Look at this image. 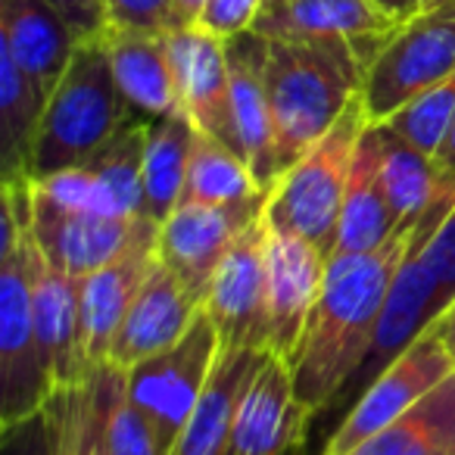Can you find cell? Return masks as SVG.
<instances>
[{
	"instance_id": "6da1fadb",
	"label": "cell",
	"mask_w": 455,
	"mask_h": 455,
	"mask_svg": "<svg viewBox=\"0 0 455 455\" xmlns=\"http://www.w3.org/2000/svg\"><path fill=\"white\" fill-rule=\"evenodd\" d=\"M409 241L411 228H399L371 253L331 256L312 315L291 355L297 399L312 415L328 409L365 368Z\"/></svg>"
},
{
	"instance_id": "7a4b0ae2",
	"label": "cell",
	"mask_w": 455,
	"mask_h": 455,
	"mask_svg": "<svg viewBox=\"0 0 455 455\" xmlns=\"http://www.w3.org/2000/svg\"><path fill=\"white\" fill-rule=\"evenodd\" d=\"M32 231V178L4 181V228H0V405L4 421L44 409L53 393L41 359L28 272Z\"/></svg>"
},
{
	"instance_id": "3957f363",
	"label": "cell",
	"mask_w": 455,
	"mask_h": 455,
	"mask_svg": "<svg viewBox=\"0 0 455 455\" xmlns=\"http://www.w3.org/2000/svg\"><path fill=\"white\" fill-rule=\"evenodd\" d=\"M266 91L278 134L281 175L337 125L362 91L353 60L306 41L266 38Z\"/></svg>"
},
{
	"instance_id": "277c9868",
	"label": "cell",
	"mask_w": 455,
	"mask_h": 455,
	"mask_svg": "<svg viewBox=\"0 0 455 455\" xmlns=\"http://www.w3.org/2000/svg\"><path fill=\"white\" fill-rule=\"evenodd\" d=\"M125 122L128 103L119 94L103 41H78L69 69L53 88L41 116L28 175L44 178L82 165Z\"/></svg>"
},
{
	"instance_id": "5b68a950",
	"label": "cell",
	"mask_w": 455,
	"mask_h": 455,
	"mask_svg": "<svg viewBox=\"0 0 455 455\" xmlns=\"http://www.w3.org/2000/svg\"><path fill=\"white\" fill-rule=\"evenodd\" d=\"M368 125L371 122L362 107V97H355L347 113L337 119V125L272 184L262 219L275 235L303 237L328 259L334 256L337 225H340L355 147Z\"/></svg>"
},
{
	"instance_id": "8992f818",
	"label": "cell",
	"mask_w": 455,
	"mask_h": 455,
	"mask_svg": "<svg viewBox=\"0 0 455 455\" xmlns=\"http://www.w3.org/2000/svg\"><path fill=\"white\" fill-rule=\"evenodd\" d=\"M455 76V0L418 10L384 44L362 78V107L371 125L387 122L418 94Z\"/></svg>"
},
{
	"instance_id": "52a82bcc",
	"label": "cell",
	"mask_w": 455,
	"mask_h": 455,
	"mask_svg": "<svg viewBox=\"0 0 455 455\" xmlns=\"http://www.w3.org/2000/svg\"><path fill=\"white\" fill-rule=\"evenodd\" d=\"M32 235L41 253L78 281L134 253L156 250L159 221L150 215L72 212L41 196L32 184Z\"/></svg>"
},
{
	"instance_id": "ba28073f",
	"label": "cell",
	"mask_w": 455,
	"mask_h": 455,
	"mask_svg": "<svg viewBox=\"0 0 455 455\" xmlns=\"http://www.w3.org/2000/svg\"><path fill=\"white\" fill-rule=\"evenodd\" d=\"M455 374V359L446 349L436 328L424 331L405 353H399L371 384L365 387L355 405L347 411L340 427L324 443L322 455H349L359 443L371 440L393 421L409 415L418 403L430 396L440 384Z\"/></svg>"
},
{
	"instance_id": "9c48e42d",
	"label": "cell",
	"mask_w": 455,
	"mask_h": 455,
	"mask_svg": "<svg viewBox=\"0 0 455 455\" xmlns=\"http://www.w3.org/2000/svg\"><path fill=\"white\" fill-rule=\"evenodd\" d=\"M221 340L206 312L196 315L190 331L163 353L138 362L125 371V390L178 446L212 368L219 362Z\"/></svg>"
},
{
	"instance_id": "30bf717a",
	"label": "cell",
	"mask_w": 455,
	"mask_h": 455,
	"mask_svg": "<svg viewBox=\"0 0 455 455\" xmlns=\"http://www.w3.org/2000/svg\"><path fill=\"white\" fill-rule=\"evenodd\" d=\"M399 26L403 20L380 10L374 0H287L262 10L253 32L262 38L306 41L340 53L353 60L365 78V69Z\"/></svg>"
},
{
	"instance_id": "8fae6325",
	"label": "cell",
	"mask_w": 455,
	"mask_h": 455,
	"mask_svg": "<svg viewBox=\"0 0 455 455\" xmlns=\"http://www.w3.org/2000/svg\"><path fill=\"white\" fill-rule=\"evenodd\" d=\"M266 196L259 190L231 206H178L159 225L156 259L203 303L219 262L262 219Z\"/></svg>"
},
{
	"instance_id": "7c38bea8",
	"label": "cell",
	"mask_w": 455,
	"mask_h": 455,
	"mask_svg": "<svg viewBox=\"0 0 455 455\" xmlns=\"http://www.w3.org/2000/svg\"><path fill=\"white\" fill-rule=\"evenodd\" d=\"M172 69L178 88V113L209 138L221 140L241 153V134L235 122V91H231V63L228 41L200 28L165 32Z\"/></svg>"
},
{
	"instance_id": "4fadbf2b",
	"label": "cell",
	"mask_w": 455,
	"mask_h": 455,
	"mask_svg": "<svg viewBox=\"0 0 455 455\" xmlns=\"http://www.w3.org/2000/svg\"><path fill=\"white\" fill-rule=\"evenodd\" d=\"M266 243L268 225L259 219L209 281L203 312L212 318L221 349H266Z\"/></svg>"
},
{
	"instance_id": "5bb4252c",
	"label": "cell",
	"mask_w": 455,
	"mask_h": 455,
	"mask_svg": "<svg viewBox=\"0 0 455 455\" xmlns=\"http://www.w3.org/2000/svg\"><path fill=\"white\" fill-rule=\"evenodd\" d=\"M328 256L303 237L275 235L266 243V349L291 362L322 291Z\"/></svg>"
},
{
	"instance_id": "9a60e30c",
	"label": "cell",
	"mask_w": 455,
	"mask_h": 455,
	"mask_svg": "<svg viewBox=\"0 0 455 455\" xmlns=\"http://www.w3.org/2000/svg\"><path fill=\"white\" fill-rule=\"evenodd\" d=\"M28 272H32V309L38 331L41 359L53 390L76 387L91 378L82 359V318H78V281L41 253L28 231Z\"/></svg>"
},
{
	"instance_id": "2e32d148",
	"label": "cell",
	"mask_w": 455,
	"mask_h": 455,
	"mask_svg": "<svg viewBox=\"0 0 455 455\" xmlns=\"http://www.w3.org/2000/svg\"><path fill=\"white\" fill-rule=\"evenodd\" d=\"M312 411L297 399L291 362L268 353L237 405L228 455H281L306 443Z\"/></svg>"
},
{
	"instance_id": "e0dca14e",
	"label": "cell",
	"mask_w": 455,
	"mask_h": 455,
	"mask_svg": "<svg viewBox=\"0 0 455 455\" xmlns=\"http://www.w3.org/2000/svg\"><path fill=\"white\" fill-rule=\"evenodd\" d=\"M200 312H203L200 299L163 262H156L150 278L144 281V287L134 297L113 347H109L107 362L122 368V371H128L138 362L175 347L190 331V324L196 322Z\"/></svg>"
},
{
	"instance_id": "ac0fdd59",
	"label": "cell",
	"mask_w": 455,
	"mask_h": 455,
	"mask_svg": "<svg viewBox=\"0 0 455 455\" xmlns=\"http://www.w3.org/2000/svg\"><path fill=\"white\" fill-rule=\"evenodd\" d=\"M0 47L51 100L76 57L78 35L51 0H0Z\"/></svg>"
},
{
	"instance_id": "d6986e66",
	"label": "cell",
	"mask_w": 455,
	"mask_h": 455,
	"mask_svg": "<svg viewBox=\"0 0 455 455\" xmlns=\"http://www.w3.org/2000/svg\"><path fill=\"white\" fill-rule=\"evenodd\" d=\"M228 63H231V91H235V122L241 134V150L253 178L262 190H272L281 178L278 134L266 91V38L256 32L237 35L228 41Z\"/></svg>"
},
{
	"instance_id": "ffe728a7",
	"label": "cell",
	"mask_w": 455,
	"mask_h": 455,
	"mask_svg": "<svg viewBox=\"0 0 455 455\" xmlns=\"http://www.w3.org/2000/svg\"><path fill=\"white\" fill-rule=\"evenodd\" d=\"M156 250H144L128 259L78 278V318H82V359L91 371L107 365L109 347L132 309L134 297L156 266Z\"/></svg>"
},
{
	"instance_id": "44dd1931",
	"label": "cell",
	"mask_w": 455,
	"mask_h": 455,
	"mask_svg": "<svg viewBox=\"0 0 455 455\" xmlns=\"http://www.w3.org/2000/svg\"><path fill=\"white\" fill-rule=\"evenodd\" d=\"M100 41L107 47L113 78L128 109H138L150 122L178 113L175 69L165 35L107 26Z\"/></svg>"
},
{
	"instance_id": "7402d4cb",
	"label": "cell",
	"mask_w": 455,
	"mask_h": 455,
	"mask_svg": "<svg viewBox=\"0 0 455 455\" xmlns=\"http://www.w3.org/2000/svg\"><path fill=\"white\" fill-rule=\"evenodd\" d=\"M268 359L266 349H221L219 362L212 368L206 390L184 427L181 440L175 446V455H228L231 452V436H235L237 405L243 399V390L262 362Z\"/></svg>"
},
{
	"instance_id": "603a6c76",
	"label": "cell",
	"mask_w": 455,
	"mask_h": 455,
	"mask_svg": "<svg viewBox=\"0 0 455 455\" xmlns=\"http://www.w3.org/2000/svg\"><path fill=\"white\" fill-rule=\"evenodd\" d=\"M399 219L387 196L384 178L378 163V140L374 128L368 125L355 147L353 172H349L347 196H343L340 225H337L334 256H359L384 247L399 231Z\"/></svg>"
},
{
	"instance_id": "cb8c5ba5",
	"label": "cell",
	"mask_w": 455,
	"mask_h": 455,
	"mask_svg": "<svg viewBox=\"0 0 455 455\" xmlns=\"http://www.w3.org/2000/svg\"><path fill=\"white\" fill-rule=\"evenodd\" d=\"M190 150H194V125L181 113L147 122L144 209L159 225L181 203L184 181H188Z\"/></svg>"
},
{
	"instance_id": "d4e9b609",
	"label": "cell",
	"mask_w": 455,
	"mask_h": 455,
	"mask_svg": "<svg viewBox=\"0 0 455 455\" xmlns=\"http://www.w3.org/2000/svg\"><path fill=\"white\" fill-rule=\"evenodd\" d=\"M371 128H374V140H378L380 178H384L393 212H396L399 225L411 228L427 212L430 203L443 194L446 181H443L434 156L415 150L409 140H403L396 132H390L380 122Z\"/></svg>"
},
{
	"instance_id": "484cf974",
	"label": "cell",
	"mask_w": 455,
	"mask_h": 455,
	"mask_svg": "<svg viewBox=\"0 0 455 455\" xmlns=\"http://www.w3.org/2000/svg\"><path fill=\"white\" fill-rule=\"evenodd\" d=\"M455 452V374L349 455H452Z\"/></svg>"
},
{
	"instance_id": "4316f807",
	"label": "cell",
	"mask_w": 455,
	"mask_h": 455,
	"mask_svg": "<svg viewBox=\"0 0 455 455\" xmlns=\"http://www.w3.org/2000/svg\"><path fill=\"white\" fill-rule=\"evenodd\" d=\"M44 107V94L0 47V178L4 181L28 175V159Z\"/></svg>"
},
{
	"instance_id": "83f0119b",
	"label": "cell",
	"mask_w": 455,
	"mask_h": 455,
	"mask_svg": "<svg viewBox=\"0 0 455 455\" xmlns=\"http://www.w3.org/2000/svg\"><path fill=\"white\" fill-rule=\"evenodd\" d=\"M259 190L253 169L241 153L194 128L188 181L178 206H231V203L250 200Z\"/></svg>"
},
{
	"instance_id": "f1b7e54d",
	"label": "cell",
	"mask_w": 455,
	"mask_h": 455,
	"mask_svg": "<svg viewBox=\"0 0 455 455\" xmlns=\"http://www.w3.org/2000/svg\"><path fill=\"white\" fill-rule=\"evenodd\" d=\"M60 434V455H107L103 415H107V365L91 371L76 387H57L44 405Z\"/></svg>"
},
{
	"instance_id": "f546056e",
	"label": "cell",
	"mask_w": 455,
	"mask_h": 455,
	"mask_svg": "<svg viewBox=\"0 0 455 455\" xmlns=\"http://www.w3.org/2000/svg\"><path fill=\"white\" fill-rule=\"evenodd\" d=\"M107 455H175L165 430L128 396L125 371L107 362V415H103Z\"/></svg>"
},
{
	"instance_id": "4dcf8cb0",
	"label": "cell",
	"mask_w": 455,
	"mask_h": 455,
	"mask_svg": "<svg viewBox=\"0 0 455 455\" xmlns=\"http://www.w3.org/2000/svg\"><path fill=\"white\" fill-rule=\"evenodd\" d=\"M144 147H147V122L128 119L100 150L84 159V165L113 190L122 215H147Z\"/></svg>"
},
{
	"instance_id": "1f68e13d",
	"label": "cell",
	"mask_w": 455,
	"mask_h": 455,
	"mask_svg": "<svg viewBox=\"0 0 455 455\" xmlns=\"http://www.w3.org/2000/svg\"><path fill=\"white\" fill-rule=\"evenodd\" d=\"M452 119H455V76L434 84V88L424 91V94H418L415 100H409L403 109H396V113L387 122H380V125H387L403 140H409L415 150L436 159V153L446 144Z\"/></svg>"
},
{
	"instance_id": "d6a6232c",
	"label": "cell",
	"mask_w": 455,
	"mask_h": 455,
	"mask_svg": "<svg viewBox=\"0 0 455 455\" xmlns=\"http://www.w3.org/2000/svg\"><path fill=\"white\" fill-rule=\"evenodd\" d=\"M35 190L51 203L72 212H97V215H122L113 190L88 169V165H72V169L53 172L44 178H32Z\"/></svg>"
},
{
	"instance_id": "836d02e7",
	"label": "cell",
	"mask_w": 455,
	"mask_h": 455,
	"mask_svg": "<svg viewBox=\"0 0 455 455\" xmlns=\"http://www.w3.org/2000/svg\"><path fill=\"white\" fill-rule=\"evenodd\" d=\"M0 427V455H60V434L47 409Z\"/></svg>"
},
{
	"instance_id": "e575fe53",
	"label": "cell",
	"mask_w": 455,
	"mask_h": 455,
	"mask_svg": "<svg viewBox=\"0 0 455 455\" xmlns=\"http://www.w3.org/2000/svg\"><path fill=\"white\" fill-rule=\"evenodd\" d=\"M262 10H266V0H209L196 28L221 41H231L237 35L253 32Z\"/></svg>"
},
{
	"instance_id": "d590c367",
	"label": "cell",
	"mask_w": 455,
	"mask_h": 455,
	"mask_svg": "<svg viewBox=\"0 0 455 455\" xmlns=\"http://www.w3.org/2000/svg\"><path fill=\"white\" fill-rule=\"evenodd\" d=\"M421 262L434 275L443 303L449 309V303L455 299V206L449 209V215L434 231V237L421 243Z\"/></svg>"
},
{
	"instance_id": "8d00e7d4",
	"label": "cell",
	"mask_w": 455,
	"mask_h": 455,
	"mask_svg": "<svg viewBox=\"0 0 455 455\" xmlns=\"http://www.w3.org/2000/svg\"><path fill=\"white\" fill-rule=\"evenodd\" d=\"M107 26L138 28V32H172V0H103Z\"/></svg>"
},
{
	"instance_id": "74e56055",
	"label": "cell",
	"mask_w": 455,
	"mask_h": 455,
	"mask_svg": "<svg viewBox=\"0 0 455 455\" xmlns=\"http://www.w3.org/2000/svg\"><path fill=\"white\" fill-rule=\"evenodd\" d=\"M53 7L69 20L72 32L78 35V41L100 38L107 28V10L103 0H51Z\"/></svg>"
},
{
	"instance_id": "f35d334b",
	"label": "cell",
	"mask_w": 455,
	"mask_h": 455,
	"mask_svg": "<svg viewBox=\"0 0 455 455\" xmlns=\"http://www.w3.org/2000/svg\"><path fill=\"white\" fill-rule=\"evenodd\" d=\"M209 0H172V32L178 28H196Z\"/></svg>"
},
{
	"instance_id": "ab89813d",
	"label": "cell",
	"mask_w": 455,
	"mask_h": 455,
	"mask_svg": "<svg viewBox=\"0 0 455 455\" xmlns=\"http://www.w3.org/2000/svg\"><path fill=\"white\" fill-rule=\"evenodd\" d=\"M436 169H440V175L446 184L455 181V119H452V128H449V134H446V144H443V150L436 153Z\"/></svg>"
},
{
	"instance_id": "60d3db41",
	"label": "cell",
	"mask_w": 455,
	"mask_h": 455,
	"mask_svg": "<svg viewBox=\"0 0 455 455\" xmlns=\"http://www.w3.org/2000/svg\"><path fill=\"white\" fill-rule=\"evenodd\" d=\"M436 328V334L443 337V343H446V349L452 353V359H455V299L449 303V309L440 315V322L434 324Z\"/></svg>"
},
{
	"instance_id": "b9f144b4",
	"label": "cell",
	"mask_w": 455,
	"mask_h": 455,
	"mask_svg": "<svg viewBox=\"0 0 455 455\" xmlns=\"http://www.w3.org/2000/svg\"><path fill=\"white\" fill-rule=\"evenodd\" d=\"M380 10H387V13H393V16H399V20H411V16L418 13V0H374Z\"/></svg>"
},
{
	"instance_id": "7bdbcfd3",
	"label": "cell",
	"mask_w": 455,
	"mask_h": 455,
	"mask_svg": "<svg viewBox=\"0 0 455 455\" xmlns=\"http://www.w3.org/2000/svg\"><path fill=\"white\" fill-rule=\"evenodd\" d=\"M281 455H306V443H299V446L287 449V452H281Z\"/></svg>"
},
{
	"instance_id": "ee69618b",
	"label": "cell",
	"mask_w": 455,
	"mask_h": 455,
	"mask_svg": "<svg viewBox=\"0 0 455 455\" xmlns=\"http://www.w3.org/2000/svg\"><path fill=\"white\" fill-rule=\"evenodd\" d=\"M278 4H287V0H266V7H278Z\"/></svg>"
},
{
	"instance_id": "f6af8a7d",
	"label": "cell",
	"mask_w": 455,
	"mask_h": 455,
	"mask_svg": "<svg viewBox=\"0 0 455 455\" xmlns=\"http://www.w3.org/2000/svg\"><path fill=\"white\" fill-rule=\"evenodd\" d=\"M430 4H436V0H418V7H421V10H424V7H430Z\"/></svg>"
},
{
	"instance_id": "bcb514c9",
	"label": "cell",
	"mask_w": 455,
	"mask_h": 455,
	"mask_svg": "<svg viewBox=\"0 0 455 455\" xmlns=\"http://www.w3.org/2000/svg\"><path fill=\"white\" fill-rule=\"evenodd\" d=\"M452 455H455V452H452Z\"/></svg>"
}]
</instances>
